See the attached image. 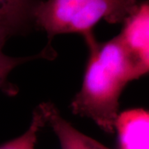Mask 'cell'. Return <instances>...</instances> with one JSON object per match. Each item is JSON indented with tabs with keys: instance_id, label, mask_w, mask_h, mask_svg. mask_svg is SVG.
<instances>
[{
	"instance_id": "277c9868",
	"label": "cell",
	"mask_w": 149,
	"mask_h": 149,
	"mask_svg": "<svg viewBox=\"0 0 149 149\" xmlns=\"http://www.w3.org/2000/svg\"><path fill=\"white\" fill-rule=\"evenodd\" d=\"M117 130L120 149H149V113L143 109H134L118 114Z\"/></svg>"
},
{
	"instance_id": "ba28073f",
	"label": "cell",
	"mask_w": 149,
	"mask_h": 149,
	"mask_svg": "<svg viewBox=\"0 0 149 149\" xmlns=\"http://www.w3.org/2000/svg\"><path fill=\"white\" fill-rule=\"evenodd\" d=\"M50 103L42 104L33 113L29 128L22 135L0 146V149H35L39 130L47 123Z\"/></svg>"
},
{
	"instance_id": "3957f363",
	"label": "cell",
	"mask_w": 149,
	"mask_h": 149,
	"mask_svg": "<svg viewBox=\"0 0 149 149\" xmlns=\"http://www.w3.org/2000/svg\"><path fill=\"white\" fill-rule=\"evenodd\" d=\"M118 35L124 47L145 67L149 68V5L143 3L123 22Z\"/></svg>"
},
{
	"instance_id": "7a4b0ae2",
	"label": "cell",
	"mask_w": 149,
	"mask_h": 149,
	"mask_svg": "<svg viewBox=\"0 0 149 149\" xmlns=\"http://www.w3.org/2000/svg\"><path fill=\"white\" fill-rule=\"evenodd\" d=\"M137 0H47L38 2L33 20L47 32V46L60 34L92 32L101 20L109 23L124 22L138 7Z\"/></svg>"
},
{
	"instance_id": "6da1fadb",
	"label": "cell",
	"mask_w": 149,
	"mask_h": 149,
	"mask_svg": "<svg viewBox=\"0 0 149 149\" xmlns=\"http://www.w3.org/2000/svg\"><path fill=\"white\" fill-rule=\"evenodd\" d=\"M90 56L80 91L70 108L74 114L86 117L109 133L115 131L119 98L130 81L148 72L124 47L118 36L99 42L93 32L84 35Z\"/></svg>"
},
{
	"instance_id": "8992f818",
	"label": "cell",
	"mask_w": 149,
	"mask_h": 149,
	"mask_svg": "<svg viewBox=\"0 0 149 149\" xmlns=\"http://www.w3.org/2000/svg\"><path fill=\"white\" fill-rule=\"evenodd\" d=\"M36 4L33 0H0V31L9 37L17 33L33 20Z\"/></svg>"
},
{
	"instance_id": "5b68a950",
	"label": "cell",
	"mask_w": 149,
	"mask_h": 149,
	"mask_svg": "<svg viewBox=\"0 0 149 149\" xmlns=\"http://www.w3.org/2000/svg\"><path fill=\"white\" fill-rule=\"evenodd\" d=\"M47 123L57 136L61 149H110L74 128L61 117L52 104L49 107Z\"/></svg>"
},
{
	"instance_id": "52a82bcc",
	"label": "cell",
	"mask_w": 149,
	"mask_h": 149,
	"mask_svg": "<svg viewBox=\"0 0 149 149\" xmlns=\"http://www.w3.org/2000/svg\"><path fill=\"white\" fill-rule=\"evenodd\" d=\"M9 36L5 32L0 31V90H5L7 92L11 91L13 93V88L8 86V78L12 72V70L15 69L17 66L26 63L27 61H31L32 60L41 58H53L54 52L52 47H46L41 52L35 56H23V57H13L8 56L3 52V47L7 40L9 38Z\"/></svg>"
}]
</instances>
